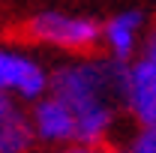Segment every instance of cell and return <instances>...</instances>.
<instances>
[{
  "instance_id": "obj_1",
  "label": "cell",
  "mask_w": 156,
  "mask_h": 153,
  "mask_svg": "<svg viewBox=\"0 0 156 153\" xmlns=\"http://www.w3.org/2000/svg\"><path fill=\"white\" fill-rule=\"evenodd\" d=\"M123 66L102 51L63 57L51 66L48 93L69 105L75 117V141L105 147L123 111Z\"/></svg>"
},
{
  "instance_id": "obj_2",
  "label": "cell",
  "mask_w": 156,
  "mask_h": 153,
  "mask_svg": "<svg viewBox=\"0 0 156 153\" xmlns=\"http://www.w3.org/2000/svg\"><path fill=\"white\" fill-rule=\"evenodd\" d=\"M21 39L30 48L57 51L60 57H75L99 51V18L72 9H39L21 24Z\"/></svg>"
},
{
  "instance_id": "obj_3",
  "label": "cell",
  "mask_w": 156,
  "mask_h": 153,
  "mask_svg": "<svg viewBox=\"0 0 156 153\" xmlns=\"http://www.w3.org/2000/svg\"><path fill=\"white\" fill-rule=\"evenodd\" d=\"M51 66L30 51V45H9L0 42V93H12L33 102L48 90Z\"/></svg>"
},
{
  "instance_id": "obj_4",
  "label": "cell",
  "mask_w": 156,
  "mask_h": 153,
  "mask_svg": "<svg viewBox=\"0 0 156 153\" xmlns=\"http://www.w3.org/2000/svg\"><path fill=\"white\" fill-rule=\"evenodd\" d=\"M147 15L141 9H120L99 21V51L114 63H129L138 57L147 33Z\"/></svg>"
},
{
  "instance_id": "obj_5",
  "label": "cell",
  "mask_w": 156,
  "mask_h": 153,
  "mask_svg": "<svg viewBox=\"0 0 156 153\" xmlns=\"http://www.w3.org/2000/svg\"><path fill=\"white\" fill-rule=\"evenodd\" d=\"M123 111L135 126H156V63L141 54L123 66Z\"/></svg>"
},
{
  "instance_id": "obj_6",
  "label": "cell",
  "mask_w": 156,
  "mask_h": 153,
  "mask_svg": "<svg viewBox=\"0 0 156 153\" xmlns=\"http://www.w3.org/2000/svg\"><path fill=\"white\" fill-rule=\"evenodd\" d=\"M27 108H30V126L39 147H60L75 141V117L63 99L45 90L39 99L27 102Z\"/></svg>"
},
{
  "instance_id": "obj_7",
  "label": "cell",
  "mask_w": 156,
  "mask_h": 153,
  "mask_svg": "<svg viewBox=\"0 0 156 153\" xmlns=\"http://www.w3.org/2000/svg\"><path fill=\"white\" fill-rule=\"evenodd\" d=\"M36 147L27 102L12 93H0V153H36Z\"/></svg>"
},
{
  "instance_id": "obj_8",
  "label": "cell",
  "mask_w": 156,
  "mask_h": 153,
  "mask_svg": "<svg viewBox=\"0 0 156 153\" xmlns=\"http://www.w3.org/2000/svg\"><path fill=\"white\" fill-rule=\"evenodd\" d=\"M126 150L129 153H156V126H135Z\"/></svg>"
},
{
  "instance_id": "obj_9",
  "label": "cell",
  "mask_w": 156,
  "mask_h": 153,
  "mask_svg": "<svg viewBox=\"0 0 156 153\" xmlns=\"http://www.w3.org/2000/svg\"><path fill=\"white\" fill-rule=\"evenodd\" d=\"M141 57H147L150 63H156V21L147 24V33H144V42H141Z\"/></svg>"
},
{
  "instance_id": "obj_10",
  "label": "cell",
  "mask_w": 156,
  "mask_h": 153,
  "mask_svg": "<svg viewBox=\"0 0 156 153\" xmlns=\"http://www.w3.org/2000/svg\"><path fill=\"white\" fill-rule=\"evenodd\" d=\"M45 153H102V147H90V144H60V147H45Z\"/></svg>"
},
{
  "instance_id": "obj_11",
  "label": "cell",
  "mask_w": 156,
  "mask_h": 153,
  "mask_svg": "<svg viewBox=\"0 0 156 153\" xmlns=\"http://www.w3.org/2000/svg\"><path fill=\"white\" fill-rule=\"evenodd\" d=\"M102 153H129L126 147H102Z\"/></svg>"
}]
</instances>
